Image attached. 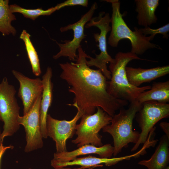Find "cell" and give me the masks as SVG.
<instances>
[{
    "mask_svg": "<svg viewBox=\"0 0 169 169\" xmlns=\"http://www.w3.org/2000/svg\"><path fill=\"white\" fill-rule=\"evenodd\" d=\"M77 50L75 63L59 64L62 70L60 77L67 82L69 91L74 95L73 103L68 105L74 106L82 115H92L100 107L112 117L128 102L116 98L108 93L106 78L100 69H92L87 65V54L81 47Z\"/></svg>",
    "mask_w": 169,
    "mask_h": 169,
    "instance_id": "cell-1",
    "label": "cell"
},
{
    "mask_svg": "<svg viewBox=\"0 0 169 169\" xmlns=\"http://www.w3.org/2000/svg\"><path fill=\"white\" fill-rule=\"evenodd\" d=\"M110 3L112 8L110 18L111 30L109 37L108 43L113 47L118 46L120 40H129L131 45V52L137 55L144 53L149 49L153 48L162 49L159 45L151 42L153 38L151 36H145L136 27L131 30L127 25L120 12V2L118 0H107Z\"/></svg>",
    "mask_w": 169,
    "mask_h": 169,
    "instance_id": "cell-2",
    "label": "cell"
},
{
    "mask_svg": "<svg viewBox=\"0 0 169 169\" xmlns=\"http://www.w3.org/2000/svg\"><path fill=\"white\" fill-rule=\"evenodd\" d=\"M109 66L111 78L108 82L107 91L111 95L131 103L136 100L141 93L151 88L150 85L136 87L131 85L128 80L126 72L127 65L132 60H147L141 59L131 52H119Z\"/></svg>",
    "mask_w": 169,
    "mask_h": 169,
    "instance_id": "cell-3",
    "label": "cell"
},
{
    "mask_svg": "<svg viewBox=\"0 0 169 169\" xmlns=\"http://www.w3.org/2000/svg\"><path fill=\"white\" fill-rule=\"evenodd\" d=\"M142 106L136 100L131 103L127 109L123 107L112 117L110 124L102 129L104 132L110 134L114 143L113 155L116 156L123 148L128 147L130 143L136 144L139 139L140 132L133 130V122L137 113Z\"/></svg>",
    "mask_w": 169,
    "mask_h": 169,
    "instance_id": "cell-4",
    "label": "cell"
},
{
    "mask_svg": "<svg viewBox=\"0 0 169 169\" xmlns=\"http://www.w3.org/2000/svg\"><path fill=\"white\" fill-rule=\"evenodd\" d=\"M16 93L15 87L9 83L6 77H4L0 83V119L3 122L0 138L2 141L5 137L13 136L20 128L18 119L20 107Z\"/></svg>",
    "mask_w": 169,
    "mask_h": 169,
    "instance_id": "cell-5",
    "label": "cell"
},
{
    "mask_svg": "<svg viewBox=\"0 0 169 169\" xmlns=\"http://www.w3.org/2000/svg\"><path fill=\"white\" fill-rule=\"evenodd\" d=\"M96 112L90 115H82L79 124L75 128L76 137L72 142L79 147L86 144L99 147L103 145L101 136L99 132L104 127L110 124L112 117L100 107Z\"/></svg>",
    "mask_w": 169,
    "mask_h": 169,
    "instance_id": "cell-6",
    "label": "cell"
},
{
    "mask_svg": "<svg viewBox=\"0 0 169 169\" xmlns=\"http://www.w3.org/2000/svg\"><path fill=\"white\" fill-rule=\"evenodd\" d=\"M110 17L108 13H105L104 12H100L97 17L92 18L85 25L86 28L91 27L98 28L100 31V33H94L93 35L96 42L99 44L97 45L100 53L99 54H95V57L93 58L87 55L86 64L89 67L95 66L100 69L106 78L110 80L111 78V73L107 68L106 64L114 62L115 59L109 54L107 51L106 36L108 33L111 30Z\"/></svg>",
    "mask_w": 169,
    "mask_h": 169,
    "instance_id": "cell-7",
    "label": "cell"
},
{
    "mask_svg": "<svg viewBox=\"0 0 169 169\" xmlns=\"http://www.w3.org/2000/svg\"><path fill=\"white\" fill-rule=\"evenodd\" d=\"M136 116L141 131L138 140L131 149V151H136L140 145L146 142L150 132L158 122L169 117V104L156 101L145 102L142 104Z\"/></svg>",
    "mask_w": 169,
    "mask_h": 169,
    "instance_id": "cell-8",
    "label": "cell"
},
{
    "mask_svg": "<svg viewBox=\"0 0 169 169\" xmlns=\"http://www.w3.org/2000/svg\"><path fill=\"white\" fill-rule=\"evenodd\" d=\"M97 7V3H94L89 11L82 16L78 21L60 28V30L61 32L73 30V37L71 40H65L63 41L64 44L56 43L60 48V51L53 56L54 59H57L61 57H68L71 61H76L78 57V55L76 54V51L81 47V43L86 36L84 33V26L92 18Z\"/></svg>",
    "mask_w": 169,
    "mask_h": 169,
    "instance_id": "cell-9",
    "label": "cell"
},
{
    "mask_svg": "<svg viewBox=\"0 0 169 169\" xmlns=\"http://www.w3.org/2000/svg\"><path fill=\"white\" fill-rule=\"evenodd\" d=\"M42 95L37 98L28 112L23 116L20 115L18 119L19 124L22 125L25 129L26 144L24 151L27 153L43 146L40 112Z\"/></svg>",
    "mask_w": 169,
    "mask_h": 169,
    "instance_id": "cell-10",
    "label": "cell"
},
{
    "mask_svg": "<svg viewBox=\"0 0 169 169\" xmlns=\"http://www.w3.org/2000/svg\"><path fill=\"white\" fill-rule=\"evenodd\" d=\"M75 116L71 120H60L53 118L48 114L46 120V129L48 136L55 142L56 153L68 151L66 142L72 138L75 133L77 122L82 114L78 110Z\"/></svg>",
    "mask_w": 169,
    "mask_h": 169,
    "instance_id": "cell-11",
    "label": "cell"
},
{
    "mask_svg": "<svg viewBox=\"0 0 169 169\" xmlns=\"http://www.w3.org/2000/svg\"><path fill=\"white\" fill-rule=\"evenodd\" d=\"M12 72L19 83L18 95L22 102L24 115L30 110L37 98L42 95V80L38 78H30L16 70H12Z\"/></svg>",
    "mask_w": 169,
    "mask_h": 169,
    "instance_id": "cell-12",
    "label": "cell"
},
{
    "mask_svg": "<svg viewBox=\"0 0 169 169\" xmlns=\"http://www.w3.org/2000/svg\"><path fill=\"white\" fill-rule=\"evenodd\" d=\"M114 152V147L110 144L99 147L90 144H86L71 151L55 153L51 163L52 164L68 162L79 156L91 154H97L100 158H110L113 155Z\"/></svg>",
    "mask_w": 169,
    "mask_h": 169,
    "instance_id": "cell-13",
    "label": "cell"
},
{
    "mask_svg": "<svg viewBox=\"0 0 169 169\" xmlns=\"http://www.w3.org/2000/svg\"><path fill=\"white\" fill-rule=\"evenodd\" d=\"M126 72L129 82L136 87L142 84L151 81L169 73L168 65L144 69L126 67Z\"/></svg>",
    "mask_w": 169,
    "mask_h": 169,
    "instance_id": "cell-14",
    "label": "cell"
},
{
    "mask_svg": "<svg viewBox=\"0 0 169 169\" xmlns=\"http://www.w3.org/2000/svg\"><path fill=\"white\" fill-rule=\"evenodd\" d=\"M53 72L52 68L48 67L42 77L43 91L40 105L41 128L43 137H48L46 129V120L49 109L53 100V84L51 81Z\"/></svg>",
    "mask_w": 169,
    "mask_h": 169,
    "instance_id": "cell-15",
    "label": "cell"
},
{
    "mask_svg": "<svg viewBox=\"0 0 169 169\" xmlns=\"http://www.w3.org/2000/svg\"><path fill=\"white\" fill-rule=\"evenodd\" d=\"M133 157L132 155L118 157L110 158L97 157L91 155L81 157H77L72 161L63 163H52L51 165L54 169L66 167L69 166H80L86 169L93 168L103 166L105 164L108 166L116 164L125 160H128Z\"/></svg>",
    "mask_w": 169,
    "mask_h": 169,
    "instance_id": "cell-16",
    "label": "cell"
},
{
    "mask_svg": "<svg viewBox=\"0 0 169 169\" xmlns=\"http://www.w3.org/2000/svg\"><path fill=\"white\" fill-rule=\"evenodd\" d=\"M169 139L163 135L151 157L139 161L138 164L148 169H169Z\"/></svg>",
    "mask_w": 169,
    "mask_h": 169,
    "instance_id": "cell-17",
    "label": "cell"
},
{
    "mask_svg": "<svg viewBox=\"0 0 169 169\" xmlns=\"http://www.w3.org/2000/svg\"><path fill=\"white\" fill-rule=\"evenodd\" d=\"M135 2L139 25L145 28L156 22L158 19L155 13L159 5V0H135Z\"/></svg>",
    "mask_w": 169,
    "mask_h": 169,
    "instance_id": "cell-18",
    "label": "cell"
},
{
    "mask_svg": "<svg viewBox=\"0 0 169 169\" xmlns=\"http://www.w3.org/2000/svg\"><path fill=\"white\" fill-rule=\"evenodd\" d=\"M136 100L141 104L148 101L163 103L169 102V81L154 82L149 90L141 93Z\"/></svg>",
    "mask_w": 169,
    "mask_h": 169,
    "instance_id": "cell-19",
    "label": "cell"
},
{
    "mask_svg": "<svg viewBox=\"0 0 169 169\" xmlns=\"http://www.w3.org/2000/svg\"><path fill=\"white\" fill-rule=\"evenodd\" d=\"M9 2L8 0H0V32L3 35L15 36L17 31L11 23L16 18L10 10Z\"/></svg>",
    "mask_w": 169,
    "mask_h": 169,
    "instance_id": "cell-20",
    "label": "cell"
},
{
    "mask_svg": "<svg viewBox=\"0 0 169 169\" xmlns=\"http://www.w3.org/2000/svg\"><path fill=\"white\" fill-rule=\"evenodd\" d=\"M30 36L26 30H23L20 35V38L24 43L32 72L34 75L38 76L41 75L42 71L38 55L31 41Z\"/></svg>",
    "mask_w": 169,
    "mask_h": 169,
    "instance_id": "cell-21",
    "label": "cell"
},
{
    "mask_svg": "<svg viewBox=\"0 0 169 169\" xmlns=\"http://www.w3.org/2000/svg\"><path fill=\"white\" fill-rule=\"evenodd\" d=\"M11 12L13 13H18L22 14L27 18L35 20L41 16H48L57 10L56 8L52 7L47 10H43L41 8L34 9H26L16 4L9 5Z\"/></svg>",
    "mask_w": 169,
    "mask_h": 169,
    "instance_id": "cell-22",
    "label": "cell"
},
{
    "mask_svg": "<svg viewBox=\"0 0 169 169\" xmlns=\"http://www.w3.org/2000/svg\"><path fill=\"white\" fill-rule=\"evenodd\" d=\"M140 32L144 36L150 34L153 39L155 36L158 34H161L163 35V38H168L169 35L168 33L169 31V23L160 27L157 29H152L147 27H146L139 28Z\"/></svg>",
    "mask_w": 169,
    "mask_h": 169,
    "instance_id": "cell-23",
    "label": "cell"
},
{
    "mask_svg": "<svg viewBox=\"0 0 169 169\" xmlns=\"http://www.w3.org/2000/svg\"><path fill=\"white\" fill-rule=\"evenodd\" d=\"M88 1L87 0H67L61 3L58 4L55 7L58 10L65 7L80 5L87 7Z\"/></svg>",
    "mask_w": 169,
    "mask_h": 169,
    "instance_id": "cell-24",
    "label": "cell"
},
{
    "mask_svg": "<svg viewBox=\"0 0 169 169\" xmlns=\"http://www.w3.org/2000/svg\"><path fill=\"white\" fill-rule=\"evenodd\" d=\"M3 142L0 140V169H1V163L2 157L5 151L8 149H12L13 146L10 145L8 146H4L3 145Z\"/></svg>",
    "mask_w": 169,
    "mask_h": 169,
    "instance_id": "cell-25",
    "label": "cell"
},
{
    "mask_svg": "<svg viewBox=\"0 0 169 169\" xmlns=\"http://www.w3.org/2000/svg\"><path fill=\"white\" fill-rule=\"evenodd\" d=\"M160 126L165 133V135L169 139V123L163 122L160 124Z\"/></svg>",
    "mask_w": 169,
    "mask_h": 169,
    "instance_id": "cell-26",
    "label": "cell"
},
{
    "mask_svg": "<svg viewBox=\"0 0 169 169\" xmlns=\"http://www.w3.org/2000/svg\"><path fill=\"white\" fill-rule=\"evenodd\" d=\"M86 168L84 167H80L77 168H70L69 167H64L61 168H57V169H85ZM28 169H32L31 168H29Z\"/></svg>",
    "mask_w": 169,
    "mask_h": 169,
    "instance_id": "cell-27",
    "label": "cell"
},
{
    "mask_svg": "<svg viewBox=\"0 0 169 169\" xmlns=\"http://www.w3.org/2000/svg\"><path fill=\"white\" fill-rule=\"evenodd\" d=\"M1 133H2V132H1V128H0V136H1ZM0 140H1L0 139Z\"/></svg>",
    "mask_w": 169,
    "mask_h": 169,
    "instance_id": "cell-28",
    "label": "cell"
},
{
    "mask_svg": "<svg viewBox=\"0 0 169 169\" xmlns=\"http://www.w3.org/2000/svg\"></svg>",
    "mask_w": 169,
    "mask_h": 169,
    "instance_id": "cell-29",
    "label": "cell"
}]
</instances>
